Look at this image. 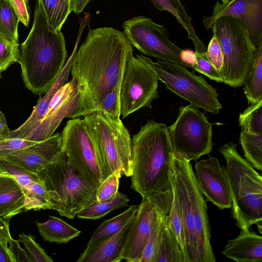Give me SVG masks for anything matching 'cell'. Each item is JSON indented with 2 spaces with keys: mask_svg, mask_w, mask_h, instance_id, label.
<instances>
[{
  "mask_svg": "<svg viewBox=\"0 0 262 262\" xmlns=\"http://www.w3.org/2000/svg\"><path fill=\"white\" fill-rule=\"evenodd\" d=\"M133 46L123 32L111 27L90 29L76 51L71 72L77 84L79 100L72 119L92 114L121 82Z\"/></svg>",
  "mask_w": 262,
  "mask_h": 262,
  "instance_id": "6da1fadb",
  "label": "cell"
},
{
  "mask_svg": "<svg viewBox=\"0 0 262 262\" xmlns=\"http://www.w3.org/2000/svg\"><path fill=\"white\" fill-rule=\"evenodd\" d=\"M132 141L130 188L168 215L173 200L170 169L173 152L167 126L148 120Z\"/></svg>",
  "mask_w": 262,
  "mask_h": 262,
  "instance_id": "7a4b0ae2",
  "label": "cell"
},
{
  "mask_svg": "<svg viewBox=\"0 0 262 262\" xmlns=\"http://www.w3.org/2000/svg\"><path fill=\"white\" fill-rule=\"evenodd\" d=\"M20 47L17 62L25 87L35 95L46 94L64 68L67 51L63 35L50 26L39 0L33 26Z\"/></svg>",
  "mask_w": 262,
  "mask_h": 262,
  "instance_id": "3957f363",
  "label": "cell"
},
{
  "mask_svg": "<svg viewBox=\"0 0 262 262\" xmlns=\"http://www.w3.org/2000/svg\"><path fill=\"white\" fill-rule=\"evenodd\" d=\"M183 225L185 262H214L207 207L190 162L173 155L170 169Z\"/></svg>",
  "mask_w": 262,
  "mask_h": 262,
  "instance_id": "277c9868",
  "label": "cell"
},
{
  "mask_svg": "<svg viewBox=\"0 0 262 262\" xmlns=\"http://www.w3.org/2000/svg\"><path fill=\"white\" fill-rule=\"evenodd\" d=\"M220 152L226 160L224 167L232 201V210L236 225L241 230L248 231L255 224L262 233V177L252 165L242 157L236 144L222 145Z\"/></svg>",
  "mask_w": 262,
  "mask_h": 262,
  "instance_id": "5b68a950",
  "label": "cell"
},
{
  "mask_svg": "<svg viewBox=\"0 0 262 262\" xmlns=\"http://www.w3.org/2000/svg\"><path fill=\"white\" fill-rule=\"evenodd\" d=\"M83 119L96 149L102 182L118 170L130 177L132 141L120 117L96 112Z\"/></svg>",
  "mask_w": 262,
  "mask_h": 262,
  "instance_id": "8992f818",
  "label": "cell"
},
{
  "mask_svg": "<svg viewBox=\"0 0 262 262\" xmlns=\"http://www.w3.org/2000/svg\"><path fill=\"white\" fill-rule=\"evenodd\" d=\"M47 192L51 209L73 219L96 200V191L75 172L62 150L57 159L36 173Z\"/></svg>",
  "mask_w": 262,
  "mask_h": 262,
  "instance_id": "52a82bcc",
  "label": "cell"
},
{
  "mask_svg": "<svg viewBox=\"0 0 262 262\" xmlns=\"http://www.w3.org/2000/svg\"><path fill=\"white\" fill-rule=\"evenodd\" d=\"M210 29L217 37L223 54L224 64L220 72L223 82L233 88L242 86L253 63L257 47L236 18L220 17Z\"/></svg>",
  "mask_w": 262,
  "mask_h": 262,
  "instance_id": "ba28073f",
  "label": "cell"
},
{
  "mask_svg": "<svg viewBox=\"0 0 262 262\" xmlns=\"http://www.w3.org/2000/svg\"><path fill=\"white\" fill-rule=\"evenodd\" d=\"M136 56L146 63L166 88L189 101L190 104L203 108L205 112L219 114L222 105L217 90L202 76H197L182 64L166 61L154 62L141 54Z\"/></svg>",
  "mask_w": 262,
  "mask_h": 262,
  "instance_id": "9c48e42d",
  "label": "cell"
},
{
  "mask_svg": "<svg viewBox=\"0 0 262 262\" xmlns=\"http://www.w3.org/2000/svg\"><path fill=\"white\" fill-rule=\"evenodd\" d=\"M212 125L198 107L181 106L176 120L167 127L173 155L190 162L208 155L213 146Z\"/></svg>",
  "mask_w": 262,
  "mask_h": 262,
  "instance_id": "30bf717a",
  "label": "cell"
},
{
  "mask_svg": "<svg viewBox=\"0 0 262 262\" xmlns=\"http://www.w3.org/2000/svg\"><path fill=\"white\" fill-rule=\"evenodd\" d=\"M62 150L80 178L96 191L102 182L93 138L83 119L68 120L61 132Z\"/></svg>",
  "mask_w": 262,
  "mask_h": 262,
  "instance_id": "8fae6325",
  "label": "cell"
},
{
  "mask_svg": "<svg viewBox=\"0 0 262 262\" xmlns=\"http://www.w3.org/2000/svg\"><path fill=\"white\" fill-rule=\"evenodd\" d=\"M123 33L129 43L141 53L192 68V63L183 57L184 51L168 38L165 26L144 16H136L125 20Z\"/></svg>",
  "mask_w": 262,
  "mask_h": 262,
  "instance_id": "7c38bea8",
  "label": "cell"
},
{
  "mask_svg": "<svg viewBox=\"0 0 262 262\" xmlns=\"http://www.w3.org/2000/svg\"><path fill=\"white\" fill-rule=\"evenodd\" d=\"M157 75L137 56L127 61L121 82V115L127 117L143 107L151 108V102L159 97Z\"/></svg>",
  "mask_w": 262,
  "mask_h": 262,
  "instance_id": "4fadbf2b",
  "label": "cell"
},
{
  "mask_svg": "<svg viewBox=\"0 0 262 262\" xmlns=\"http://www.w3.org/2000/svg\"><path fill=\"white\" fill-rule=\"evenodd\" d=\"M78 100L77 81L72 78L56 92L45 116L25 139L39 142L50 137L64 118L72 119Z\"/></svg>",
  "mask_w": 262,
  "mask_h": 262,
  "instance_id": "5bb4252c",
  "label": "cell"
},
{
  "mask_svg": "<svg viewBox=\"0 0 262 262\" xmlns=\"http://www.w3.org/2000/svg\"><path fill=\"white\" fill-rule=\"evenodd\" d=\"M225 16L242 22L256 47L262 42V0H232L225 4L217 2L211 14L203 17V25L206 29H210L215 19Z\"/></svg>",
  "mask_w": 262,
  "mask_h": 262,
  "instance_id": "9a60e30c",
  "label": "cell"
},
{
  "mask_svg": "<svg viewBox=\"0 0 262 262\" xmlns=\"http://www.w3.org/2000/svg\"><path fill=\"white\" fill-rule=\"evenodd\" d=\"M195 178L198 186L206 200L219 209L230 208L232 201L224 168L217 158L209 156L195 164Z\"/></svg>",
  "mask_w": 262,
  "mask_h": 262,
  "instance_id": "2e32d148",
  "label": "cell"
},
{
  "mask_svg": "<svg viewBox=\"0 0 262 262\" xmlns=\"http://www.w3.org/2000/svg\"><path fill=\"white\" fill-rule=\"evenodd\" d=\"M61 150V133H57L43 141L0 155V157L36 173L55 161Z\"/></svg>",
  "mask_w": 262,
  "mask_h": 262,
  "instance_id": "e0dca14e",
  "label": "cell"
},
{
  "mask_svg": "<svg viewBox=\"0 0 262 262\" xmlns=\"http://www.w3.org/2000/svg\"><path fill=\"white\" fill-rule=\"evenodd\" d=\"M156 214L149 200L142 199L123 247L122 260L140 262Z\"/></svg>",
  "mask_w": 262,
  "mask_h": 262,
  "instance_id": "ac0fdd59",
  "label": "cell"
},
{
  "mask_svg": "<svg viewBox=\"0 0 262 262\" xmlns=\"http://www.w3.org/2000/svg\"><path fill=\"white\" fill-rule=\"evenodd\" d=\"M36 210L22 186L11 175L0 172V218L9 223L14 216Z\"/></svg>",
  "mask_w": 262,
  "mask_h": 262,
  "instance_id": "d6986e66",
  "label": "cell"
},
{
  "mask_svg": "<svg viewBox=\"0 0 262 262\" xmlns=\"http://www.w3.org/2000/svg\"><path fill=\"white\" fill-rule=\"evenodd\" d=\"M77 49V44L53 85L43 97L39 98L29 118L17 128L10 130L3 137L25 139L30 132L39 124L47 113L51 101L55 94L62 86L68 82L72 63Z\"/></svg>",
  "mask_w": 262,
  "mask_h": 262,
  "instance_id": "ffe728a7",
  "label": "cell"
},
{
  "mask_svg": "<svg viewBox=\"0 0 262 262\" xmlns=\"http://www.w3.org/2000/svg\"><path fill=\"white\" fill-rule=\"evenodd\" d=\"M135 216V215L116 234L94 244L88 249H85L76 261H121L123 247Z\"/></svg>",
  "mask_w": 262,
  "mask_h": 262,
  "instance_id": "44dd1931",
  "label": "cell"
},
{
  "mask_svg": "<svg viewBox=\"0 0 262 262\" xmlns=\"http://www.w3.org/2000/svg\"><path fill=\"white\" fill-rule=\"evenodd\" d=\"M222 253L237 262H262V236L241 230L236 238L228 240Z\"/></svg>",
  "mask_w": 262,
  "mask_h": 262,
  "instance_id": "7402d4cb",
  "label": "cell"
},
{
  "mask_svg": "<svg viewBox=\"0 0 262 262\" xmlns=\"http://www.w3.org/2000/svg\"><path fill=\"white\" fill-rule=\"evenodd\" d=\"M43 223L35 222L39 234L44 241L50 243L67 244L78 236L81 231L69 225L61 218L49 216Z\"/></svg>",
  "mask_w": 262,
  "mask_h": 262,
  "instance_id": "603a6c76",
  "label": "cell"
},
{
  "mask_svg": "<svg viewBox=\"0 0 262 262\" xmlns=\"http://www.w3.org/2000/svg\"><path fill=\"white\" fill-rule=\"evenodd\" d=\"M154 6L160 11H167L171 13L186 31L188 37L194 45L195 51L206 49L199 38L184 6L180 0H150Z\"/></svg>",
  "mask_w": 262,
  "mask_h": 262,
  "instance_id": "cb8c5ba5",
  "label": "cell"
},
{
  "mask_svg": "<svg viewBox=\"0 0 262 262\" xmlns=\"http://www.w3.org/2000/svg\"><path fill=\"white\" fill-rule=\"evenodd\" d=\"M249 104L262 99V42L257 47L253 63L243 85Z\"/></svg>",
  "mask_w": 262,
  "mask_h": 262,
  "instance_id": "d4e9b609",
  "label": "cell"
},
{
  "mask_svg": "<svg viewBox=\"0 0 262 262\" xmlns=\"http://www.w3.org/2000/svg\"><path fill=\"white\" fill-rule=\"evenodd\" d=\"M129 201L126 195L118 191L113 198L92 202L79 211L76 216L82 219L98 220L113 210L128 206Z\"/></svg>",
  "mask_w": 262,
  "mask_h": 262,
  "instance_id": "484cf974",
  "label": "cell"
},
{
  "mask_svg": "<svg viewBox=\"0 0 262 262\" xmlns=\"http://www.w3.org/2000/svg\"><path fill=\"white\" fill-rule=\"evenodd\" d=\"M139 205H132L122 213L103 222L94 232L85 249L119 232L136 214Z\"/></svg>",
  "mask_w": 262,
  "mask_h": 262,
  "instance_id": "4316f807",
  "label": "cell"
},
{
  "mask_svg": "<svg viewBox=\"0 0 262 262\" xmlns=\"http://www.w3.org/2000/svg\"><path fill=\"white\" fill-rule=\"evenodd\" d=\"M18 16L10 0L0 2V35L13 45L19 44Z\"/></svg>",
  "mask_w": 262,
  "mask_h": 262,
  "instance_id": "83f0119b",
  "label": "cell"
},
{
  "mask_svg": "<svg viewBox=\"0 0 262 262\" xmlns=\"http://www.w3.org/2000/svg\"><path fill=\"white\" fill-rule=\"evenodd\" d=\"M166 215L156 210L140 262H157Z\"/></svg>",
  "mask_w": 262,
  "mask_h": 262,
  "instance_id": "f1b7e54d",
  "label": "cell"
},
{
  "mask_svg": "<svg viewBox=\"0 0 262 262\" xmlns=\"http://www.w3.org/2000/svg\"><path fill=\"white\" fill-rule=\"evenodd\" d=\"M47 21L55 30L60 31L72 12L71 0H39Z\"/></svg>",
  "mask_w": 262,
  "mask_h": 262,
  "instance_id": "f546056e",
  "label": "cell"
},
{
  "mask_svg": "<svg viewBox=\"0 0 262 262\" xmlns=\"http://www.w3.org/2000/svg\"><path fill=\"white\" fill-rule=\"evenodd\" d=\"M157 262H185L179 242L168 227L167 215Z\"/></svg>",
  "mask_w": 262,
  "mask_h": 262,
  "instance_id": "4dcf8cb0",
  "label": "cell"
},
{
  "mask_svg": "<svg viewBox=\"0 0 262 262\" xmlns=\"http://www.w3.org/2000/svg\"><path fill=\"white\" fill-rule=\"evenodd\" d=\"M0 172L13 177L22 186L27 195L36 206L30 196V192L36 183L40 181L36 173L30 172L21 167L0 157Z\"/></svg>",
  "mask_w": 262,
  "mask_h": 262,
  "instance_id": "1f68e13d",
  "label": "cell"
},
{
  "mask_svg": "<svg viewBox=\"0 0 262 262\" xmlns=\"http://www.w3.org/2000/svg\"><path fill=\"white\" fill-rule=\"evenodd\" d=\"M239 142L244 156L254 167L262 170V134H249L241 131Z\"/></svg>",
  "mask_w": 262,
  "mask_h": 262,
  "instance_id": "d6a6232c",
  "label": "cell"
},
{
  "mask_svg": "<svg viewBox=\"0 0 262 262\" xmlns=\"http://www.w3.org/2000/svg\"><path fill=\"white\" fill-rule=\"evenodd\" d=\"M242 130L253 134H262V99L250 104L238 118Z\"/></svg>",
  "mask_w": 262,
  "mask_h": 262,
  "instance_id": "836d02e7",
  "label": "cell"
},
{
  "mask_svg": "<svg viewBox=\"0 0 262 262\" xmlns=\"http://www.w3.org/2000/svg\"><path fill=\"white\" fill-rule=\"evenodd\" d=\"M167 222L170 230L177 238L185 257L183 221L177 195L173 189L172 202L169 213L167 215Z\"/></svg>",
  "mask_w": 262,
  "mask_h": 262,
  "instance_id": "e575fe53",
  "label": "cell"
},
{
  "mask_svg": "<svg viewBox=\"0 0 262 262\" xmlns=\"http://www.w3.org/2000/svg\"><path fill=\"white\" fill-rule=\"evenodd\" d=\"M35 236L22 233L18 235L17 241L21 243L27 250L32 262H53L39 244L35 241Z\"/></svg>",
  "mask_w": 262,
  "mask_h": 262,
  "instance_id": "d590c367",
  "label": "cell"
},
{
  "mask_svg": "<svg viewBox=\"0 0 262 262\" xmlns=\"http://www.w3.org/2000/svg\"><path fill=\"white\" fill-rule=\"evenodd\" d=\"M122 173L118 170L104 179L96 191V200L101 201L114 197L118 191L119 180Z\"/></svg>",
  "mask_w": 262,
  "mask_h": 262,
  "instance_id": "8d00e7d4",
  "label": "cell"
},
{
  "mask_svg": "<svg viewBox=\"0 0 262 262\" xmlns=\"http://www.w3.org/2000/svg\"><path fill=\"white\" fill-rule=\"evenodd\" d=\"M206 50L207 49L195 51L194 61L192 64V68L211 80L219 82H223L220 73L209 60L206 54Z\"/></svg>",
  "mask_w": 262,
  "mask_h": 262,
  "instance_id": "74e56055",
  "label": "cell"
},
{
  "mask_svg": "<svg viewBox=\"0 0 262 262\" xmlns=\"http://www.w3.org/2000/svg\"><path fill=\"white\" fill-rule=\"evenodd\" d=\"M121 82L106 95L97 112H100L111 117H120L121 115L120 98Z\"/></svg>",
  "mask_w": 262,
  "mask_h": 262,
  "instance_id": "f35d334b",
  "label": "cell"
},
{
  "mask_svg": "<svg viewBox=\"0 0 262 262\" xmlns=\"http://www.w3.org/2000/svg\"><path fill=\"white\" fill-rule=\"evenodd\" d=\"M19 44L13 45L0 35V70L3 72L17 62Z\"/></svg>",
  "mask_w": 262,
  "mask_h": 262,
  "instance_id": "ab89813d",
  "label": "cell"
},
{
  "mask_svg": "<svg viewBox=\"0 0 262 262\" xmlns=\"http://www.w3.org/2000/svg\"><path fill=\"white\" fill-rule=\"evenodd\" d=\"M206 54L210 63L220 74L224 64V56L219 40L213 34L207 48Z\"/></svg>",
  "mask_w": 262,
  "mask_h": 262,
  "instance_id": "60d3db41",
  "label": "cell"
},
{
  "mask_svg": "<svg viewBox=\"0 0 262 262\" xmlns=\"http://www.w3.org/2000/svg\"><path fill=\"white\" fill-rule=\"evenodd\" d=\"M37 142L19 138L0 137V155L32 145Z\"/></svg>",
  "mask_w": 262,
  "mask_h": 262,
  "instance_id": "b9f144b4",
  "label": "cell"
},
{
  "mask_svg": "<svg viewBox=\"0 0 262 262\" xmlns=\"http://www.w3.org/2000/svg\"><path fill=\"white\" fill-rule=\"evenodd\" d=\"M8 248L13 262H32L28 253L20 246L17 240L11 238Z\"/></svg>",
  "mask_w": 262,
  "mask_h": 262,
  "instance_id": "7bdbcfd3",
  "label": "cell"
},
{
  "mask_svg": "<svg viewBox=\"0 0 262 262\" xmlns=\"http://www.w3.org/2000/svg\"><path fill=\"white\" fill-rule=\"evenodd\" d=\"M17 13L19 21L28 27L30 21V7L29 0H10Z\"/></svg>",
  "mask_w": 262,
  "mask_h": 262,
  "instance_id": "ee69618b",
  "label": "cell"
},
{
  "mask_svg": "<svg viewBox=\"0 0 262 262\" xmlns=\"http://www.w3.org/2000/svg\"><path fill=\"white\" fill-rule=\"evenodd\" d=\"M11 238L9 223L0 218V243L8 251V244Z\"/></svg>",
  "mask_w": 262,
  "mask_h": 262,
  "instance_id": "f6af8a7d",
  "label": "cell"
},
{
  "mask_svg": "<svg viewBox=\"0 0 262 262\" xmlns=\"http://www.w3.org/2000/svg\"><path fill=\"white\" fill-rule=\"evenodd\" d=\"M91 0H71L72 11L76 14L81 13Z\"/></svg>",
  "mask_w": 262,
  "mask_h": 262,
  "instance_id": "bcb514c9",
  "label": "cell"
},
{
  "mask_svg": "<svg viewBox=\"0 0 262 262\" xmlns=\"http://www.w3.org/2000/svg\"><path fill=\"white\" fill-rule=\"evenodd\" d=\"M10 131L4 114L0 111V137H3Z\"/></svg>",
  "mask_w": 262,
  "mask_h": 262,
  "instance_id": "7dc6e473",
  "label": "cell"
},
{
  "mask_svg": "<svg viewBox=\"0 0 262 262\" xmlns=\"http://www.w3.org/2000/svg\"><path fill=\"white\" fill-rule=\"evenodd\" d=\"M0 262H13L9 252L0 243Z\"/></svg>",
  "mask_w": 262,
  "mask_h": 262,
  "instance_id": "c3c4849f",
  "label": "cell"
},
{
  "mask_svg": "<svg viewBox=\"0 0 262 262\" xmlns=\"http://www.w3.org/2000/svg\"><path fill=\"white\" fill-rule=\"evenodd\" d=\"M221 1H222V3L225 4V3L229 2L231 1L232 0H221Z\"/></svg>",
  "mask_w": 262,
  "mask_h": 262,
  "instance_id": "681fc988",
  "label": "cell"
},
{
  "mask_svg": "<svg viewBox=\"0 0 262 262\" xmlns=\"http://www.w3.org/2000/svg\"><path fill=\"white\" fill-rule=\"evenodd\" d=\"M2 71L0 70V78H1V73H2Z\"/></svg>",
  "mask_w": 262,
  "mask_h": 262,
  "instance_id": "f907efd6",
  "label": "cell"
},
{
  "mask_svg": "<svg viewBox=\"0 0 262 262\" xmlns=\"http://www.w3.org/2000/svg\"><path fill=\"white\" fill-rule=\"evenodd\" d=\"M3 1V0H0V2H1V1Z\"/></svg>",
  "mask_w": 262,
  "mask_h": 262,
  "instance_id": "816d5d0a",
  "label": "cell"
}]
</instances>
